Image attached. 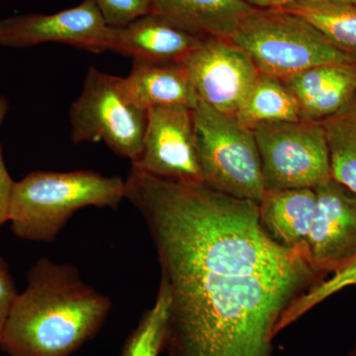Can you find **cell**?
I'll return each mask as SVG.
<instances>
[{"instance_id": "12", "label": "cell", "mask_w": 356, "mask_h": 356, "mask_svg": "<svg viewBox=\"0 0 356 356\" xmlns=\"http://www.w3.org/2000/svg\"><path fill=\"white\" fill-rule=\"evenodd\" d=\"M204 39L152 13L123 27H112L109 51L133 60L156 64L182 63Z\"/></svg>"}, {"instance_id": "23", "label": "cell", "mask_w": 356, "mask_h": 356, "mask_svg": "<svg viewBox=\"0 0 356 356\" xmlns=\"http://www.w3.org/2000/svg\"><path fill=\"white\" fill-rule=\"evenodd\" d=\"M9 103L4 96L0 95V127L8 113ZM15 181L11 178L4 163L0 145V228L8 221L9 204L13 195Z\"/></svg>"}, {"instance_id": "18", "label": "cell", "mask_w": 356, "mask_h": 356, "mask_svg": "<svg viewBox=\"0 0 356 356\" xmlns=\"http://www.w3.org/2000/svg\"><path fill=\"white\" fill-rule=\"evenodd\" d=\"M282 9L303 18L337 48L356 57L355 3L306 1Z\"/></svg>"}, {"instance_id": "26", "label": "cell", "mask_w": 356, "mask_h": 356, "mask_svg": "<svg viewBox=\"0 0 356 356\" xmlns=\"http://www.w3.org/2000/svg\"><path fill=\"white\" fill-rule=\"evenodd\" d=\"M346 356H356V343L355 346H353V350H351Z\"/></svg>"}, {"instance_id": "13", "label": "cell", "mask_w": 356, "mask_h": 356, "mask_svg": "<svg viewBox=\"0 0 356 356\" xmlns=\"http://www.w3.org/2000/svg\"><path fill=\"white\" fill-rule=\"evenodd\" d=\"M298 103L301 120H325L356 96V64L316 65L281 79Z\"/></svg>"}, {"instance_id": "19", "label": "cell", "mask_w": 356, "mask_h": 356, "mask_svg": "<svg viewBox=\"0 0 356 356\" xmlns=\"http://www.w3.org/2000/svg\"><path fill=\"white\" fill-rule=\"evenodd\" d=\"M321 123L329 146L332 178L356 196V96Z\"/></svg>"}, {"instance_id": "25", "label": "cell", "mask_w": 356, "mask_h": 356, "mask_svg": "<svg viewBox=\"0 0 356 356\" xmlns=\"http://www.w3.org/2000/svg\"><path fill=\"white\" fill-rule=\"evenodd\" d=\"M255 8L282 9L298 2L306 1H339L355 3L356 0H245Z\"/></svg>"}, {"instance_id": "17", "label": "cell", "mask_w": 356, "mask_h": 356, "mask_svg": "<svg viewBox=\"0 0 356 356\" xmlns=\"http://www.w3.org/2000/svg\"><path fill=\"white\" fill-rule=\"evenodd\" d=\"M235 118L250 130L261 124L301 120L298 103L283 81L261 74L238 107Z\"/></svg>"}, {"instance_id": "16", "label": "cell", "mask_w": 356, "mask_h": 356, "mask_svg": "<svg viewBox=\"0 0 356 356\" xmlns=\"http://www.w3.org/2000/svg\"><path fill=\"white\" fill-rule=\"evenodd\" d=\"M125 79L129 95L142 108L182 106L194 109L199 97L184 63L133 60Z\"/></svg>"}, {"instance_id": "1", "label": "cell", "mask_w": 356, "mask_h": 356, "mask_svg": "<svg viewBox=\"0 0 356 356\" xmlns=\"http://www.w3.org/2000/svg\"><path fill=\"white\" fill-rule=\"evenodd\" d=\"M125 199L146 222L170 291L168 356H273L281 316L325 278L269 235L259 203L134 168Z\"/></svg>"}, {"instance_id": "15", "label": "cell", "mask_w": 356, "mask_h": 356, "mask_svg": "<svg viewBox=\"0 0 356 356\" xmlns=\"http://www.w3.org/2000/svg\"><path fill=\"white\" fill-rule=\"evenodd\" d=\"M245 0H153V13L204 38L231 39L254 10Z\"/></svg>"}, {"instance_id": "6", "label": "cell", "mask_w": 356, "mask_h": 356, "mask_svg": "<svg viewBox=\"0 0 356 356\" xmlns=\"http://www.w3.org/2000/svg\"><path fill=\"white\" fill-rule=\"evenodd\" d=\"M70 122L72 142H103L132 161L142 149L147 110L134 102L124 77L91 67L81 95L70 106Z\"/></svg>"}, {"instance_id": "14", "label": "cell", "mask_w": 356, "mask_h": 356, "mask_svg": "<svg viewBox=\"0 0 356 356\" xmlns=\"http://www.w3.org/2000/svg\"><path fill=\"white\" fill-rule=\"evenodd\" d=\"M315 188L266 191L259 203V218L269 235L308 259V243L315 216ZM309 261V259H308Z\"/></svg>"}, {"instance_id": "9", "label": "cell", "mask_w": 356, "mask_h": 356, "mask_svg": "<svg viewBox=\"0 0 356 356\" xmlns=\"http://www.w3.org/2000/svg\"><path fill=\"white\" fill-rule=\"evenodd\" d=\"M192 111L182 106L147 110L142 149L132 161V168L180 184H204Z\"/></svg>"}, {"instance_id": "4", "label": "cell", "mask_w": 356, "mask_h": 356, "mask_svg": "<svg viewBox=\"0 0 356 356\" xmlns=\"http://www.w3.org/2000/svg\"><path fill=\"white\" fill-rule=\"evenodd\" d=\"M264 76L284 79L316 65L355 63L305 19L284 9L254 8L231 39Z\"/></svg>"}, {"instance_id": "24", "label": "cell", "mask_w": 356, "mask_h": 356, "mask_svg": "<svg viewBox=\"0 0 356 356\" xmlns=\"http://www.w3.org/2000/svg\"><path fill=\"white\" fill-rule=\"evenodd\" d=\"M18 291L8 264L0 257V339Z\"/></svg>"}, {"instance_id": "20", "label": "cell", "mask_w": 356, "mask_h": 356, "mask_svg": "<svg viewBox=\"0 0 356 356\" xmlns=\"http://www.w3.org/2000/svg\"><path fill=\"white\" fill-rule=\"evenodd\" d=\"M170 305V291L161 280L153 307L145 312L137 327L126 339L121 356H159L165 344Z\"/></svg>"}, {"instance_id": "7", "label": "cell", "mask_w": 356, "mask_h": 356, "mask_svg": "<svg viewBox=\"0 0 356 356\" xmlns=\"http://www.w3.org/2000/svg\"><path fill=\"white\" fill-rule=\"evenodd\" d=\"M266 191L316 188L332 178L322 123L299 120L254 129Z\"/></svg>"}, {"instance_id": "8", "label": "cell", "mask_w": 356, "mask_h": 356, "mask_svg": "<svg viewBox=\"0 0 356 356\" xmlns=\"http://www.w3.org/2000/svg\"><path fill=\"white\" fill-rule=\"evenodd\" d=\"M111 38L112 27L93 0L53 14H19L0 20V46L6 48L58 43L100 54L110 50Z\"/></svg>"}, {"instance_id": "2", "label": "cell", "mask_w": 356, "mask_h": 356, "mask_svg": "<svg viewBox=\"0 0 356 356\" xmlns=\"http://www.w3.org/2000/svg\"><path fill=\"white\" fill-rule=\"evenodd\" d=\"M112 301L84 282L76 266L35 262L4 325L7 356H72L102 329Z\"/></svg>"}, {"instance_id": "10", "label": "cell", "mask_w": 356, "mask_h": 356, "mask_svg": "<svg viewBox=\"0 0 356 356\" xmlns=\"http://www.w3.org/2000/svg\"><path fill=\"white\" fill-rule=\"evenodd\" d=\"M182 63L199 100L231 116L259 76L247 51L229 39L205 38Z\"/></svg>"}, {"instance_id": "5", "label": "cell", "mask_w": 356, "mask_h": 356, "mask_svg": "<svg viewBox=\"0 0 356 356\" xmlns=\"http://www.w3.org/2000/svg\"><path fill=\"white\" fill-rule=\"evenodd\" d=\"M192 113L204 184L234 197L261 202L266 189L254 131L201 100Z\"/></svg>"}, {"instance_id": "22", "label": "cell", "mask_w": 356, "mask_h": 356, "mask_svg": "<svg viewBox=\"0 0 356 356\" xmlns=\"http://www.w3.org/2000/svg\"><path fill=\"white\" fill-rule=\"evenodd\" d=\"M105 22L119 28L153 13V0H93Z\"/></svg>"}, {"instance_id": "11", "label": "cell", "mask_w": 356, "mask_h": 356, "mask_svg": "<svg viewBox=\"0 0 356 356\" xmlns=\"http://www.w3.org/2000/svg\"><path fill=\"white\" fill-rule=\"evenodd\" d=\"M315 191L317 204L307 243L308 259L325 276L356 259V196L334 178Z\"/></svg>"}, {"instance_id": "3", "label": "cell", "mask_w": 356, "mask_h": 356, "mask_svg": "<svg viewBox=\"0 0 356 356\" xmlns=\"http://www.w3.org/2000/svg\"><path fill=\"white\" fill-rule=\"evenodd\" d=\"M125 199V180L90 170L33 172L14 184L8 222L21 240L53 243L77 211L116 209Z\"/></svg>"}, {"instance_id": "21", "label": "cell", "mask_w": 356, "mask_h": 356, "mask_svg": "<svg viewBox=\"0 0 356 356\" xmlns=\"http://www.w3.org/2000/svg\"><path fill=\"white\" fill-rule=\"evenodd\" d=\"M350 286H356V259L337 273H332V277L314 285L308 291L295 300L281 316L280 322L276 325V336L300 318L303 317L314 307L318 306L337 292Z\"/></svg>"}]
</instances>
